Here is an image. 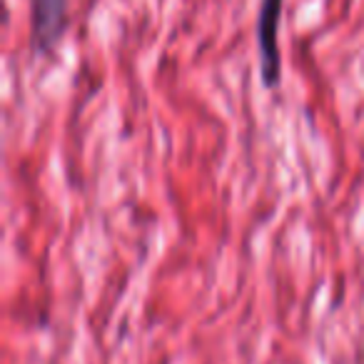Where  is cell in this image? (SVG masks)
Listing matches in <instances>:
<instances>
[{"label": "cell", "instance_id": "cell-1", "mask_svg": "<svg viewBox=\"0 0 364 364\" xmlns=\"http://www.w3.org/2000/svg\"><path fill=\"white\" fill-rule=\"evenodd\" d=\"M284 0H259L257 16V50L259 75L264 87H277L282 80V53H279V18Z\"/></svg>", "mask_w": 364, "mask_h": 364}, {"label": "cell", "instance_id": "cell-2", "mask_svg": "<svg viewBox=\"0 0 364 364\" xmlns=\"http://www.w3.org/2000/svg\"><path fill=\"white\" fill-rule=\"evenodd\" d=\"M68 0H31V43L38 53H53L65 33Z\"/></svg>", "mask_w": 364, "mask_h": 364}]
</instances>
